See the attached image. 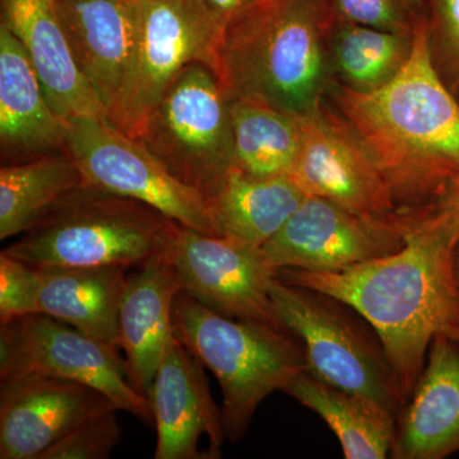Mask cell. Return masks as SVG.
<instances>
[{
  "label": "cell",
  "instance_id": "17",
  "mask_svg": "<svg viewBox=\"0 0 459 459\" xmlns=\"http://www.w3.org/2000/svg\"><path fill=\"white\" fill-rule=\"evenodd\" d=\"M2 20L16 36L63 120L107 117V108L75 65L54 0H0Z\"/></svg>",
  "mask_w": 459,
  "mask_h": 459
},
{
  "label": "cell",
  "instance_id": "29",
  "mask_svg": "<svg viewBox=\"0 0 459 459\" xmlns=\"http://www.w3.org/2000/svg\"><path fill=\"white\" fill-rule=\"evenodd\" d=\"M117 407L92 413L62 439L42 453L39 459H107L119 444L122 429Z\"/></svg>",
  "mask_w": 459,
  "mask_h": 459
},
{
  "label": "cell",
  "instance_id": "1",
  "mask_svg": "<svg viewBox=\"0 0 459 459\" xmlns=\"http://www.w3.org/2000/svg\"><path fill=\"white\" fill-rule=\"evenodd\" d=\"M394 255L337 272L281 268L287 285L334 296L364 316L385 346L404 403L409 402L437 334L459 320L452 273L455 247L422 231L406 234Z\"/></svg>",
  "mask_w": 459,
  "mask_h": 459
},
{
  "label": "cell",
  "instance_id": "32",
  "mask_svg": "<svg viewBox=\"0 0 459 459\" xmlns=\"http://www.w3.org/2000/svg\"><path fill=\"white\" fill-rule=\"evenodd\" d=\"M220 26L225 29L230 21L234 20L244 11L253 7L259 0H201Z\"/></svg>",
  "mask_w": 459,
  "mask_h": 459
},
{
  "label": "cell",
  "instance_id": "14",
  "mask_svg": "<svg viewBox=\"0 0 459 459\" xmlns=\"http://www.w3.org/2000/svg\"><path fill=\"white\" fill-rule=\"evenodd\" d=\"M108 406L115 404L101 392L62 377H0V458L39 459L81 421Z\"/></svg>",
  "mask_w": 459,
  "mask_h": 459
},
{
  "label": "cell",
  "instance_id": "16",
  "mask_svg": "<svg viewBox=\"0 0 459 459\" xmlns=\"http://www.w3.org/2000/svg\"><path fill=\"white\" fill-rule=\"evenodd\" d=\"M54 2L75 65L108 113L131 65L140 29V0Z\"/></svg>",
  "mask_w": 459,
  "mask_h": 459
},
{
  "label": "cell",
  "instance_id": "2",
  "mask_svg": "<svg viewBox=\"0 0 459 459\" xmlns=\"http://www.w3.org/2000/svg\"><path fill=\"white\" fill-rule=\"evenodd\" d=\"M328 101L382 171L398 213L433 204L459 168V102L431 65L427 29L388 86L360 93L336 84Z\"/></svg>",
  "mask_w": 459,
  "mask_h": 459
},
{
  "label": "cell",
  "instance_id": "31",
  "mask_svg": "<svg viewBox=\"0 0 459 459\" xmlns=\"http://www.w3.org/2000/svg\"><path fill=\"white\" fill-rule=\"evenodd\" d=\"M402 225L409 231H424L443 238L449 246L459 243V168L446 184L433 204L415 211L398 213Z\"/></svg>",
  "mask_w": 459,
  "mask_h": 459
},
{
  "label": "cell",
  "instance_id": "25",
  "mask_svg": "<svg viewBox=\"0 0 459 459\" xmlns=\"http://www.w3.org/2000/svg\"><path fill=\"white\" fill-rule=\"evenodd\" d=\"M235 169L255 178L290 177L303 146L301 117L261 102L230 100Z\"/></svg>",
  "mask_w": 459,
  "mask_h": 459
},
{
  "label": "cell",
  "instance_id": "19",
  "mask_svg": "<svg viewBox=\"0 0 459 459\" xmlns=\"http://www.w3.org/2000/svg\"><path fill=\"white\" fill-rule=\"evenodd\" d=\"M181 291L179 274L165 255L126 276L119 307V347L129 383L148 400L174 337V304Z\"/></svg>",
  "mask_w": 459,
  "mask_h": 459
},
{
  "label": "cell",
  "instance_id": "3",
  "mask_svg": "<svg viewBox=\"0 0 459 459\" xmlns=\"http://www.w3.org/2000/svg\"><path fill=\"white\" fill-rule=\"evenodd\" d=\"M332 0H259L223 29L213 71L226 98L296 117L322 107L336 86L329 39Z\"/></svg>",
  "mask_w": 459,
  "mask_h": 459
},
{
  "label": "cell",
  "instance_id": "4",
  "mask_svg": "<svg viewBox=\"0 0 459 459\" xmlns=\"http://www.w3.org/2000/svg\"><path fill=\"white\" fill-rule=\"evenodd\" d=\"M174 333L219 380L223 431L232 443L246 437L268 395L307 370L303 344L291 332L221 316L186 291L175 299Z\"/></svg>",
  "mask_w": 459,
  "mask_h": 459
},
{
  "label": "cell",
  "instance_id": "10",
  "mask_svg": "<svg viewBox=\"0 0 459 459\" xmlns=\"http://www.w3.org/2000/svg\"><path fill=\"white\" fill-rule=\"evenodd\" d=\"M0 325V377L35 373L72 380L101 392L142 421L153 422L151 402L129 383L119 350L45 314Z\"/></svg>",
  "mask_w": 459,
  "mask_h": 459
},
{
  "label": "cell",
  "instance_id": "12",
  "mask_svg": "<svg viewBox=\"0 0 459 459\" xmlns=\"http://www.w3.org/2000/svg\"><path fill=\"white\" fill-rule=\"evenodd\" d=\"M165 258L179 274L183 291L213 312L282 327L271 299L277 271L262 247L202 234L177 222Z\"/></svg>",
  "mask_w": 459,
  "mask_h": 459
},
{
  "label": "cell",
  "instance_id": "5",
  "mask_svg": "<svg viewBox=\"0 0 459 459\" xmlns=\"http://www.w3.org/2000/svg\"><path fill=\"white\" fill-rule=\"evenodd\" d=\"M175 225L151 205L83 186L4 252L35 268L141 267L165 255Z\"/></svg>",
  "mask_w": 459,
  "mask_h": 459
},
{
  "label": "cell",
  "instance_id": "9",
  "mask_svg": "<svg viewBox=\"0 0 459 459\" xmlns=\"http://www.w3.org/2000/svg\"><path fill=\"white\" fill-rule=\"evenodd\" d=\"M66 150L84 186L135 199L186 228L214 237L204 199L175 179L137 138L107 117L66 120Z\"/></svg>",
  "mask_w": 459,
  "mask_h": 459
},
{
  "label": "cell",
  "instance_id": "26",
  "mask_svg": "<svg viewBox=\"0 0 459 459\" xmlns=\"http://www.w3.org/2000/svg\"><path fill=\"white\" fill-rule=\"evenodd\" d=\"M416 38L336 21L329 57L337 84L360 93L388 86L410 62Z\"/></svg>",
  "mask_w": 459,
  "mask_h": 459
},
{
  "label": "cell",
  "instance_id": "8",
  "mask_svg": "<svg viewBox=\"0 0 459 459\" xmlns=\"http://www.w3.org/2000/svg\"><path fill=\"white\" fill-rule=\"evenodd\" d=\"M137 41L126 82L107 119L137 137L148 114L186 66L214 65L222 27L201 0H140Z\"/></svg>",
  "mask_w": 459,
  "mask_h": 459
},
{
  "label": "cell",
  "instance_id": "7",
  "mask_svg": "<svg viewBox=\"0 0 459 459\" xmlns=\"http://www.w3.org/2000/svg\"><path fill=\"white\" fill-rule=\"evenodd\" d=\"M135 138L204 201L216 195L235 170V156L230 100L212 66H186Z\"/></svg>",
  "mask_w": 459,
  "mask_h": 459
},
{
  "label": "cell",
  "instance_id": "21",
  "mask_svg": "<svg viewBox=\"0 0 459 459\" xmlns=\"http://www.w3.org/2000/svg\"><path fill=\"white\" fill-rule=\"evenodd\" d=\"M39 314L66 323L120 350L119 307L126 282L122 265L38 268Z\"/></svg>",
  "mask_w": 459,
  "mask_h": 459
},
{
  "label": "cell",
  "instance_id": "6",
  "mask_svg": "<svg viewBox=\"0 0 459 459\" xmlns=\"http://www.w3.org/2000/svg\"><path fill=\"white\" fill-rule=\"evenodd\" d=\"M271 299L280 325L303 344L307 370L400 415L404 407L382 340L349 304L276 277Z\"/></svg>",
  "mask_w": 459,
  "mask_h": 459
},
{
  "label": "cell",
  "instance_id": "23",
  "mask_svg": "<svg viewBox=\"0 0 459 459\" xmlns=\"http://www.w3.org/2000/svg\"><path fill=\"white\" fill-rule=\"evenodd\" d=\"M305 198L291 177L255 178L235 169L205 204L214 237L262 247Z\"/></svg>",
  "mask_w": 459,
  "mask_h": 459
},
{
  "label": "cell",
  "instance_id": "27",
  "mask_svg": "<svg viewBox=\"0 0 459 459\" xmlns=\"http://www.w3.org/2000/svg\"><path fill=\"white\" fill-rule=\"evenodd\" d=\"M338 22L418 36L428 26L427 0H332Z\"/></svg>",
  "mask_w": 459,
  "mask_h": 459
},
{
  "label": "cell",
  "instance_id": "34",
  "mask_svg": "<svg viewBox=\"0 0 459 459\" xmlns=\"http://www.w3.org/2000/svg\"><path fill=\"white\" fill-rule=\"evenodd\" d=\"M446 334L459 342V320L455 325H453L452 327L448 329V332H446Z\"/></svg>",
  "mask_w": 459,
  "mask_h": 459
},
{
  "label": "cell",
  "instance_id": "20",
  "mask_svg": "<svg viewBox=\"0 0 459 459\" xmlns=\"http://www.w3.org/2000/svg\"><path fill=\"white\" fill-rule=\"evenodd\" d=\"M0 151L3 165L68 152L66 123L48 101L22 45L2 23Z\"/></svg>",
  "mask_w": 459,
  "mask_h": 459
},
{
  "label": "cell",
  "instance_id": "11",
  "mask_svg": "<svg viewBox=\"0 0 459 459\" xmlns=\"http://www.w3.org/2000/svg\"><path fill=\"white\" fill-rule=\"evenodd\" d=\"M406 241L398 213L380 219L307 197L262 252L276 271L337 272L394 255Z\"/></svg>",
  "mask_w": 459,
  "mask_h": 459
},
{
  "label": "cell",
  "instance_id": "22",
  "mask_svg": "<svg viewBox=\"0 0 459 459\" xmlns=\"http://www.w3.org/2000/svg\"><path fill=\"white\" fill-rule=\"evenodd\" d=\"M282 392L328 425L344 458L385 459L391 455L397 416L376 401L331 385L309 370L292 377Z\"/></svg>",
  "mask_w": 459,
  "mask_h": 459
},
{
  "label": "cell",
  "instance_id": "24",
  "mask_svg": "<svg viewBox=\"0 0 459 459\" xmlns=\"http://www.w3.org/2000/svg\"><path fill=\"white\" fill-rule=\"evenodd\" d=\"M84 186L68 152L0 169V240L25 234L66 195Z\"/></svg>",
  "mask_w": 459,
  "mask_h": 459
},
{
  "label": "cell",
  "instance_id": "13",
  "mask_svg": "<svg viewBox=\"0 0 459 459\" xmlns=\"http://www.w3.org/2000/svg\"><path fill=\"white\" fill-rule=\"evenodd\" d=\"M301 120L303 146L290 177L307 197L328 199L365 216L397 214L382 171L328 100Z\"/></svg>",
  "mask_w": 459,
  "mask_h": 459
},
{
  "label": "cell",
  "instance_id": "30",
  "mask_svg": "<svg viewBox=\"0 0 459 459\" xmlns=\"http://www.w3.org/2000/svg\"><path fill=\"white\" fill-rule=\"evenodd\" d=\"M40 273L38 268L0 253V325L39 313Z\"/></svg>",
  "mask_w": 459,
  "mask_h": 459
},
{
  "label": "cell",
  "instance_id": "28",
  "mask_svg": "<svg viewBox=\"0 0 459 459\" xmlns=\"http://www.w3.org/2000/svg\"><path fill=\"white\" fill-rule=\"evenodd\" d=\"M429 57L459 102V0H427Z\"/></svg>",
  "mask_w": 459,
  "mask_h": 459
},
{
  "label": "cell",
  "instance_id": "33",
  "mask_svg": "<svg viewBox=\"0 0 459 459\" xmlns=\"http://www.w3.org/2000/svg\"><path fill=\"white\" fill-rule=\"evenodd\" d=\"M452 273L453 282H455V295L459 305V243L453 249L452 255Z\"/></svg>",
  "mask_w": 459,
  "mask_h": 459
},
{
  "label": "cell",
  "instance_id": "18",
  "mask_svg": "<svg viewBox=\"0 0 459 459\" xmlns=\"http://www.w3.org/2000/svg\"><path fill=\"white\" fill-rule=\"evenodd\" d=\"M459 452V342L435 336L409 402L397 418L389 458L443 459Z\"/></svg>",
  "mask_w": 459,
  "mask_h": 459
},
{
  "label": "cell",
  "instance_id": "15",
  "mask_svg": "<svg viewBox=\"0 0 459 459\" xmlns=\"http://www.w3.org/2000/svg\"><path fill=\"white\" fill-rule=\"evenodd\" d=\"M204 368L174 333L150 394L156 459H204V453L199 451L202 437L210 442V459L221 458L226 439L221 409L214 403Z\"/></svg>",
  "mask_w": 459,
  "mask_h": 459
}]
</instances>
